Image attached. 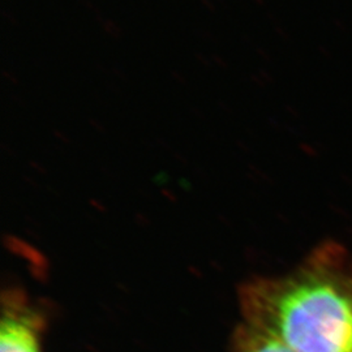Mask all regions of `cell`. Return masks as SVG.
<instances>
[{
	"instance_id": "6da1fadb",
	"label": "cell",
	"mask_w": 352,
	"mask_h": 352,
	"mask_svg": "<svg viewBox=\"0 0 352 352\" xmlns=\"http://www.w3.org/2000/svg\"><path fill=\"white\" fill-rule=\"evenodd\" d=\"M256 327L295 352H352V269L324 250L257 295Z\"/></svg>"
},
{
	"instance_id": "7a4b0ae2",
	"label": "cell",
	"mask_w": 352,
	"mask_h": 352,
	"mask_svg": "<svg viewBox=\"0 0 352 352\" xmlns=\"http://www.w3.org/2000/svg\"><path fill=\"white\" fill-rule=\"evenodd\" d=\"M0 352H39L32 327L13 317H4L0 331Z\"/></svg>"
},
{
	"instance_id": "3957f363",
	"label": "cell",
	"mask_w": 352,
	"mask_h": 352,
	"mask_svg": "<svg viewBox=\"0 0 352 352\" xmlns=\"http://www.w3.org/2000/svg\"><path fill=\"white\" fill-rule=\"evenodd\" d=\"M245 352H295L274 336L256 329L247 343Z\"/></svg>"
},
{
	"instance_id": "277c9868",
	"label": "cell",
	"mask_w": 352,
	"mask_h": 352,
	"mask_svg": "<svg viewBox=\"0 0 352 352\" xmlns=\"http://www.w3.org/2000/svg\"><path fill=\"white\" fill-rule=\"evenodd\" d=\"M101 26L103 28V30H104L110 37L119 39V38H122V36H123L122 28L118 25L116 23H113V20H110V19H106V20L102 23Z\"/></svg>"
},
{
	"instance_id": "5b68a950",
	"label": "cell",
	"mask_w": 352,
	"mask_h": 352,
	"mask_svg": "<svg viewBox=\"0 0 352 352\" xmlns=\"http://www.w3.org/2000/svg\"><path fill=\"white\" fill-rule=\"evenodd\" d=\"M89 124L93 126L96 131H98L100 133H103V135H106V133H107L106 128L102 126L101 123H100L97 119H94V118H89Z\"/></svg>"
},
{
	"instance_id": "8992f818",
	"label": "cell",
	"mask_w": 352,
	"mask_h": 352,
	"mask_svg": "<svg viewBox=\"0 0 352 352\" xmlns=\"http://www.w3.org/2000/svg\"><path fill=\"white\" fill-rule=\"evenodd\" d=\"M195 56H196V59H197L204 67H206V68H210V67H212V60H210L206 55H204L201 52H197V54H195Z\"/></svg>"
},
{
	"instance_id": "52a82bcc",
	"label": "cell",
	"mask_w": 352,
	"mask_h": 352,
	"mask_svg": "<svg viewBox=\"0 0 352 352\" xmlns=\"http://www.w3.org/2000/svg\"><path fill=\"white\" fill-rule=\"evenodd\" d=\"M196 33H197V36L201 38V39H204V41H214L213 33L209 32V30H206V29H197Z\"/></svg>"
},
{
	"instance_id": "ba28073f",
	"label": "cell",
	"mask_w": 352,
	"mask_h": 352,
	"mask_svg": "<svg viewBox=\"0 0 352 352\" xmlns=\"http://www.w3.org/2000/svg\"><path fill=\"white\" fill-rule=\"evenodd\" d=\"M170 75H171V77L175 80L176 82H179L180 85H187V78H186L184 76L182 75L180 72H177V71H171V72H170Z\"/></svg>"
},
{
	"instance_id": "9c48e42d",
	"label": "cell",
	"mask_w": 352,
	"mask_h": 352,
	"mask_svg": "<svg viewBox=\"0 0 352 352\" xmlns=\"http://www.w3.org/2000/svg\"><path fill=\"white\" fill-rule=\"evenodd\" d=\"M52 135H54V138H55V139L62 140V141L65 142V144H71V142H72L71 139H69L65 133L60 132L59 129H52Z\"/></svg>"
},
{
	"instance_id": "30bf717a",
	"label": "cell",
	"mask_w": 352,
	"mask_h": 352,
	"mask_svg": "<svg viewBox=\"0 0 352 352\" xmlns=\"http://www.w3.org/2000/svg\"><path fill=\"white\" fill-rule=\"evenodd\" d=\"M212 60H213L214 63L217 64V65H219L221 68L228 69V64H227V62H225L218 54H213V55H212Z\"/></svg>"
},
{
	"instance_id": "8fae6325",
	"label": "cell",
	"mask_w": 352,
	"mask_h": 352,
	"mask_svg": "<svg viewBox=\"0 0 352 352\" xmlns=\"http://www.w3.org/2000/svg\"><path fill=\"white\" fill-rule=\"evenodd\" d=\"M113 72L115 74V76H118L120 80H123V81H128V78H126V75L124 74V71H123V69H122L119 65L113 64Z\"/></svg>"
},
{
	"instance_id": "7c38bea8",
	"label": "cell",
	"mask_w": 352,
	"mask_h": 352,
	"mask_svg": "<svg viewBox=\"0 0 352 352\" xmlns=\"http://www.w3.org/2000/svg\"><path fill=\"white\" fill-rule=\"evenodd\" d=\"M3 76H4V77L8 80V81H11L13 85H17V84H19V80H17V77H14V75L11 74V72H8L7 69H3Z\"/></svg>"
},
{
	"instance_id": "4fadbf2b",
	"label": "cell",
	"mask_w": 352,
	"mask_h": 352,
	"mask_svg": "<svg viewBox=\"0 0 352 352\" xmlns=\"http://www.w3.org/2000/svg\"><path fill=\"white\" fill-rule=\"evenodd\" d=\"M1 13H3V16L11 23V24H13V25H16L17 24V20H16V17L13 16L12 13L10 12V11H7V10H3L1 11Z\"/></svg>"
},
{
	"instance_id": "5bb4252c",
	"label": "cell",
	"mask_w": 352,
	"mask_h": 352,
	"mask_svg": "<svg viewBox=\"0 0 352 352\" xmlns=\"http://www.w3.org/2000/svg\"><path fill=\"white\" fill-rule=\"evenodd\" d=\"M80 1H81V4H82L87 10L91 11V12L96 13V11L98 10V8L94 6V3H91V1H89V0H80Z\"/></svg>"
},
{
	"instance_id": "9a60e30c",
	"label": "cell",
	"mask_w": 352,
	"mask_h": 352,
	"mask_svg": "<svg viewBox=\"0 0 352 352\" xmlns=\"http://www.w3.org/2000/svg\"><path fill=\"white\" fill-rule=\"evenodd\" d=\"M201 1L202 6L206 8V10H209L210 12L214 13L217 10H215V6H214L213 1L212 0H200Z\"/></svg>"
},
{
	"instance_id": "2e32d148",
	"label": "cell",
	"mask_w": 352,
	"mask_h": 352,
	"mask_svg": "<svg viewBox=\"0 0 352 352\" xmlns=\"http://www.w3.org/2000/svg\"><path fill=\"white\" fill-rule=\"evenodd\" d=\"M218 103V106L223 110V111H226V113H232V110H231V107L227 104V103H225V102L222 101V100H219V101L217 102Z\"/></svg>"
},
{
	"instance_id": "e0dca14e",
	"label": "cell",
	"mask_w": 352,
	"mask_h": 352,
	"mask_svg": "<svg viewBox=\"0 0 352 352\" xmlns=\"http://www.w3.org/2000/svg\"><path fill=\"white\" fill-rule=\"evenodd\" d=\"M192 113H195L200 119H205V113H202L201 109H199L197 106H192Z\"/></svg>"
},
{
	"instance_id": "ac0fdd59",
	"label": "cell",
	"mask_w": 352,
	"mask_h": 352,
	"mask_svg": "<svg viewBox=\"0 0 352 352\" xmlns=\"http://www.w3.org/2000/svg\"><path fill=\"white\" fill-rule=\"evenodd\" d=\"M107 85H109V89H111L113 90V93H116L118 96H120L122 93H120V89L118 88V85H115L113 82H111V81H109L107 82Z\"/></svg>"
},
{
	"instance_id": "d6986e66",
	"label": "cell",
	"mask_w": 352,
	"mask_h": 352,
	"mask_svg": "<svg viewBox=\"0 0 352 352\" xmlns=\"http://www.w3.org/2000/svg\"><path fill=\"white\" fill-rule=\"evenodd\" d=\"M251 80L253 81V82H256L257 85H264V82H263V80H261V76H257V75H251Z\"/></svg>"
},
{
	"instance_id": "ffe728a7",
	"label": "cell",
	"mask_w": 352,
	"mask_h": 352,
	"mask_svg": "<svg viewBox=\"0 0 352 352\" xmlns=\"http://www.w3.org/2000/svg\"><path fill=\"white\" fill-rule=\"evenodd\" d=\"M13 101L17 102L19 104H21V106H24L25 107L26 106V102L23 100V98H20L19 96H16V94H13L12 96Z\"/></svg>"
},
{
	"instance_id": "44dd1931",
	"label": "cell",
	"mask_w": 352,
	"mask_h": 352,
	"mask_svg": "<svg viewBox=\"0 0 352 352\" xmlns=\"http://www.w3.org/2000/svg\"><path fill=\"white\" fill-rule=\"evenodd\" d=\"M96 68L101 72V74H107V69H106V67L104 65H102L101 63L96 64Z\"/></svg>"
},
{
	"instance_id": "7402d4cb",
	"label": "cell",
	"mask_w": 352,
	"mask_h": 352,
	"mask_svg": "<svg viewBox=\"0 0 352 352\" xmlns=\"http://www.w3.org/2000/svg\"><path fill=\"white\" fill-rule=\"evenodd\" d=\"M217 1V4H219L221 7H223L225 10H228L230 7H228V4L226 3V0H215Z\"/></svg>"
},
{
	"instance_id": "603a6c76",
	"label": "cell",
	"mask_w": 352,
	"mask_h": 352,
	"mask_svg": "<svg viewBox=\"0 0 352 352\" xmlns=\"http://www.w3.org/2000/svg\"><path fill=\"white\" fill-rule=\"evenodd\" d=\"M260 75L263 76V77H265V78H267L269 81H272V78L269 77V74H267V72H265L264 69H260Z\"/></svg>"
},
{
	"instance_id": "cb8c5ba5",
	"label": "cell",
	"mask_w": 352,
	"mask_h": 352,
	"mask_svg": "<svg viewBox=\"0 0 352 352\" xmlns=\"http://www.w3.org/2000/svg\"><path fill=\"white\" fill-rule=\"evenodd\" d=\"M257 52H258V54H260L263 58H265V59H269V58H267V55H266V52H265L263 49H260V47H258V49H257Z\"/></svg>"
},
{
	"instance_id": "d4e9b609",
	"label": "cell",
	"mask_w": 352,
	"mask_h": 352,
	"mask_svg": "<svg viewBox=\"0 0 352 352\" xmlns=\"http://www.w3.org/2000/svg\"><path fill=\"white\" fill-rule=\"evenodd\" d=\"M257 4H263V0H254Z\"/></svg>"
}]
</instances>
